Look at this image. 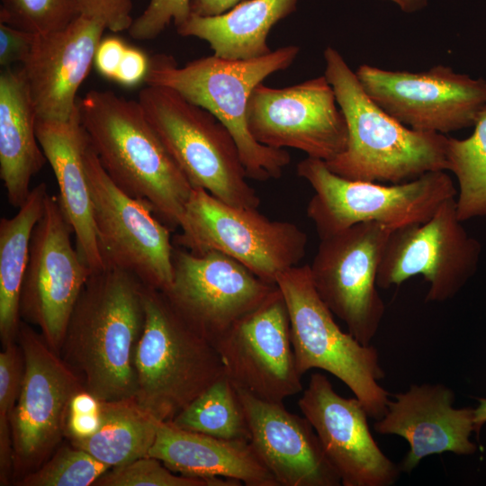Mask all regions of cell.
<instances>
[{"label":"cell","instance_id":"obj_39","mask_svg":"<svg viewBox=\"0 0 486 486\" xmlns=\"http://www.w3.org/2000/svg\"><path fill=\"white\" fill-rule=\"evenodd\" d=\"M148 65L149 59L144 52L128 46L114 81L124 86H134L145 80Z\"/></svg>","mask_w":486,"mask_h":486},{"label":"cell","instance_id":"obj_13","mask_svg":"<svg viewBox=\"0 0 486 486\" xmlns=\"http://www.w3.org/2000/svg\"><path fill=\"white\" fill-rule=\"evenodd\" d=\"M480 243L458 219L455 197L446 200L426 222L392 230L377 273V286H400L421 275L428 284L425 301L453 298L475 273Z\"/></svg>","mask_w":486,"mask_h":486},{"label":"cell","instance_id":"obj_14","mask_svg":"<svg viewBox=\"0 0 486 486\" xmlns=\"http://www.w3.org/2000/svg\"><path fill=\"white\" fill-rule=\"evenodd\" d=\"M356 76L369 97L410 129L445 134L473 126L486 104V81L437 65L423 72L363 64Z\"/></svg>","mask_w":486,"mask_h":486},{"label":"cell","instance_id":"obj_32","mask_svg":"<svg viewBox=\"0 0 486 486\" xmlns=\"http://www.w3.org/2000/svg\"><path fill=\"white\" fill-rule=\"evenodd\" d=\"M78 15L75 0H1L0 22L34 34L62 30Z\"/></svg>","mask_w":486,"mask_h":486},{"label":"cell","instance_id":"obj_16","mask_svg":"<svg viewBox=\"0 0 486 486\" xmlns=\"http://www.w3.org/2000/svg\"><path fill=\"white\" fill-rule=\"evenodd\" d=\"M277 289L216 250L173 252V280L163 292L175 310L212 343Z\"/></svg>","mask_w":486,"mask_h":486},{"label":"cell","instance_id":"obj_28","mask_svg":"<svg viewBox=\"0 0 486 486\" xmlns=\"http://www.w3.org/2000/svg\"><path fill=\"white\" fill-rule=\"evenodd\" d=\"M159 422L135 397L102 400L98 429L86 438L69 443L112 468L148 456Z\"/></svg>","mask_w":486,"mask_h":486},{"label":"cell","instance_id":"obj_18","mask_svg":"<svg viewBox=\"0 0 486 486\" xmlns=\"http://www.w3.org/2000/svg\"><path fill=\"white\" fill-rule=\"evenodd\" d=\"M212 345L235 387L273 402H283L302 391L288 310L278 287Z\"/></svg>","mask_w":486,"mask_h":486},{"label":"cell","instance_id":"obj_15","mask_svg":"<svg viewBox=\"0 0 486 486\" xmlns=\"http://www.w3.org/2000/svg\"><path fill=\"white\" fill-rule=\"evenodd\" d=\"M72 233L58 195L48 194L31 239L20 316L58 355L74 306L92 274L72 244Z\"/></svg>","mask_w":486,"mask_h":486},{"label":"cell","instance_id":"obj_37","mask_svg":"<svg viewBox=\"0 0 486 486\" xmlns=\"http://www.w3.org/2000/svg\"><path fill=\"white\" fill-rule=\"evenodd\" d=\"M36 34L0 22V66L3 69L28 58Z\"/></svg>","mask_w":486,"mask_h":486},{"label":"cell","instance_id":"obj_43","mask_svg":"<svg viewBox=\"0 0 486 486\" xmlns=\"http://www.w3.org/2000/svg\"><path fill=\"white\" fill-rule=\"evenodd\" d=\"M479 405L474 409V431L479 434L482 426L486 423V399H478Z\"/></svg>","mask_w":486,"mask_h":486},{"label":"cell","instance_id":"obj_19","mask_svg":"<svg viewBox=\"0 0 486 486\" xmlns=\"http://www.w3.org/2000/svg\"><path fill=\"white\" fill-rule=\"evenodd\" d=\"M298 407L314 428L343 486H392L401 469L374 439L363 404L335 392L322 374L310 375Z\"/></svg>","mask_w":486,"mask_h":486},{"label":"cell","instance_id":"obj_6","mask_svg":"<svg viewBox=\"0 0 486 486\" xmlns=\"http://www.w3.org/2000/svg\"><path fill=\"white\" fill-rule=\"evenodd\" d=\"M138 102L193 188L234 206L258 208L260 198L247 181L238 146L212 113L158 86L141 89Z\"/></svg>","mask_w":486,"mask_h":486},{"label":"cell","instance_id":"obj_20","mask_svg":"<svg viewBox=\"0 0 486 486\" xmlns=\"http://www.w3.org/2000/svg\"><path fill=\"white\" fill-rule=\"evenodd\" d=\"M105 29L102 22L78 15L62 30L36 34L20 70L37 120L66 122L76 112L77 90Z\"/></svg>","mask_w":486,"mask_h":486},{"label":"cell","instance_id":"obj_35","mask_svg":"<svg viewBox=\"0 0 486 486\" xmlns=\"http://www.w3.org/2000/svg\"><path fill=\"white\" fill-rule=\"evenodd\" d=\"M192 0H150L145 11L133 20L130 35L139 40L157 38L173 21L176 28L183 25L191 16Z\"/></svg>","mask_w":486,"mask_h":486},{"label":"cell","instance_id":"obj_41","mask_svg":"<svg viewBox=\"0 0 486 486\" xmlns=\"http://www.w3.org/2000/svg\"><path fill=\"white\" fill-rule=\"evenodd\" d=\"M241 0H192V14L201 16H212L223 14Z\"/></svg>","mask_w":486,"mask_h":486},{"label":"cell","instance_id":"obj_27","mask_svg":"<svg viewBox=\"0 0 486 486\" xmlns=\"http://www.w3.org/2000/svg\"><path fill=\"white\" fill-rule=\"evenodd\" d=\"M48 194L45 183L39 184L31 190L14 216L0 220V339L3 346L16 341L31 239L44 213Z\"/></svg>","mask_w":486,"mask_h":486},{"label":"cell","instance_id":"obj_9","mask_svg":"<svg viewBox=\"0 0 486 486\" xmlns=\"http://www.w3.org/2000/svg\"><path fill=\"white\" fill-rule=\"evenodd\" d=\"M174 243L194 254L220 251L260 279L276 284L306 254L307 234L295 223L270 220L257 209L224 202L194 188Z\"/></svg>","mask_w":486,"mask_h":486},{"label":"cell","instance_id":"obj_17","mask_svg":"<svg viewBox=\"0 0 486 486\" xmlns=\"http://www.w3.org/2000/svg\"><path fill=\"white\" fill-rule=\"evenodd\" d=\"M337 104L324 75L284 88L260 83L248 99L247 124L262 145L299 149L328 162L346 149L348 140L346 118Z\"/></svg>","mask_w":486,"mask_h":486},{"label":"cell","instance_id":"obj_34","mask_svg":"<svg viewBox=\"0 0 486 486\" xmlns=\"http://www.w3.org/2000/svg\"><path fill=\"white\" fill-rule=\"evenodd\" d=\"M3 348L0 353V441L5 442L12 440L11 416L22 383L24 358L17 341Z\"/></svg>","mask_w":486,"mask_h":486},{"label":"cell","instance_id":"obj_31","mask_svg":"<svg viewBox=\"0 0 486 486\" xmlns=\"http://www.w3.org/2000/svg\"><path fill=\"white\" fill-rule=\"evenodd\" d=\"M111 467L87 452L62 446L38 469L16 480L17 486H93Z\"/></svg>","mask_w":486,"mask_h":486},{"label":"cell","instance_id":"obj_7","mask_svg":"<svg viewBox=\"0 0 486 486\" xmlns=\"http://www.w3.org/2000/svg\"><path fill=\"white\" fill-rule=\"evenodd\" d=\"M297 174L314 191L306 213L320 239L362 222H377L391 230L421 224L457 194L445 170L383 184L341 177L323 160L307 157L298 163Z\"/></svg>","mask_w":486,"mask_h":486},{"label":"cell","instance_id":"obj_29","mask_svg":"<svg viewBox=\"0 0 486 486\" xmlns=\"http://www.w3.org/2000/svg\"><path fill=\"white\" fill-rule=\"evenodd\" d=\"M176 428L229 440H250L238 392L224 375L167 422Z\"/></svg>","mask_w":486,"mask_h":486},{"label":"cell","instance_id":"obj_40","mask_svg":"<svg viewBox=\"0 0 486 486\" xmlns=\"http://www.w3.org/2000/svg\"><path fill=\"white\" fill-rule=\"evenodd\" d=\"M100 424L101 407L98 410L89 411L68 410L65 437H67L68 441L86 438L98 429Z\"/></svg>","mask_w":486,"mask_h":486},{"label":"cell","instance_id":"obj_21","mask_svg":"<svg viewBox=\"0 0 486 486\" xmlns=\"http://www.w3.org/2000/svg\"><path fill=\"white\" fill-rule=\"evenodd\" d=\"M454 391L443 383L412 384L389 400L382 418L374 423L381 435H396L410 446L401 471L411 472L427 456L450 452L472 454L474 410L454 407Z\"/></svg>","mask_w":486,"mask_h":486},{"label":"cell","instance_id":"obj_25","mask_svg":"<svg viewBox=\"0 0 486 486\" xmlns=\"http://www.w3.org/2000/svg\"><path fill=\"white\" fill-rule=\"evenodd\" d=\"M37 116L21 70L0 75V177L9 203L20 208L32 177L47 161L36 134Z\"/></svg>","mask_w":486,"mask_h":486},{"label":"cell","instance_id":"obj_42","mask_svg":"<svg viewBox=\"0 0 486 486\" xmlns=\"http://www.w3.org/2000/svg\"><path fill=\"white\" fill-rule=\"evenodd\" d=\"M395 4L402 12L412 14L425 8L428 0H382Z\"/></svg>","mask_w":486,"mask_h":486},{"label":"cell","instance_id":"obj_12","mask_svg":"<svg viewBox=\"0 0 486 486\" xmlns=\"http://www.w3.org/2000/svg\"><path fill=\"white\" fill-rule=\"evenodd\" d=\"M391 231L377 222L351 226L321 238L309 265L320 298L365 346L371 345L385 312L376 279Z\"/></svg>","mask_w":486,"mask_h":486},{"label":"cell","instance_id":"obj_23","mask_svg":"<svg viewBox=\"0 0 486 486\" xmlns=\"http://www.w3.org/2000/svg\"><path fill=\"white\" fill-rule=\"evenodd\" d=\"M36 134L58 186V201L76 237V250L92 274L106 268L96 238L94 205L85 166L89 145L79 110L66 122L36 121Z\"/></svg>","mask_w":486,"mask_h":486},{"label":"cell","instance_id":"obj_10","mask_svg":"<svg viewBox=\"0 0 486 486\" xmlns=\"http://www.w3.org/2000/svg\"><path fill=\"white\" fill-rule=\"evenodd\" d=\"M85 166L105 266L120 268L144 285L166 291L173 280L175 246L170 229L156 218L147 202L115 184L90 144L85 152Z\"/></svg>","mask_w":486,"mask_h":486},{"label":"cell","instance_id":"obj_30","mask_svg":"<svg viewBox=\"0 0 486 486\" xmlns=\"http://www.w3.org/2000/svg\"><path fill=\"white\" fill-rule=\"evenodd\" d=\"M472 134L464 140L448 138L446 170L456 177L458 219L464 221L486 216V104L474 123Z\"/></svg>","mask_w":486,"mask_h":486},{"label":"cell","instance_id":"obj_3","mask_svg":"<svg viewBox=\"0 0 486 486\" xmlns=\"http://www.w3.org/2000/svg\"><path fill=\"white\" fill-rule=\"evenodd\" d=\"M325 72L346 122V149L325 162L336 175L359 181L400 184L446 171L448 137L409 128L388 114L362 87L343 56L328 46Z\"/></svg>","mask_w":486,"mask_h":486},{"label":"cell","instance_id":"obj_8","mask_svg":"<svg viewBox=\"0 0 486 486\" xmlns=\"http://www.w3.org/2000/svg\"><path fill=\"white\" fill-rule=\"evenodd\" d=\"M276 285L287 306L300 374L310 369L329 373L348 387L369 418H382L390 393L379 383L385 372L377 349L361 344L339 328L314 287L309 265L284 271L277 277Z\"/></svg>","mask_w":486,"mask_h":486},{"label":"cell","instance_id":"obj_4","mask_svg":"<svg viewBox=\"0 0 486 486\" xmlns=\"http://www.w3.org/2000/svg\"><path fill=\"white\" fill-rule=\"evenodd\" d=\"M299 52V46L288 45L252 59L230 60L212 55L184 67L171 55L157 54L149 59L144 81L173 89L212 113L232 135L248 178L278 179L291 161L290 154L253 138L247 124V108L253 89L273 73L287 69Z\"/></svg>","mask_w":486,"mask_h":486},{"label":"cell","instance_id":"obj_5","mask_svg":"<svg viewBox=\"0 0 486 486\" xmlns=\"http://www.w3.org/2000/svg\"><path fill=\"white\" fill-rule=\"evenodd\" d=\"M144 306L145 324L133 357L134 397L158 420L169 422L225 371L212 343L162 291L144 285Z\"/></svg>","mask_w":486,"mask_h":486},{"label":"cell","instance_id":"obj_24","mask_svg":"<svg viewBox=\"0 0 486 486\" xmlns=\"http://www.w3.org/2000/svg\"><path fill=\"white\" fill-rule=\"evenodd\" d=\"M174 472L219 486H279L249 441L229 440L159 422L148 455Z\"/></svg>","mask_w":486,"mask_h":486},{"label":"cell","instance_id":"obj_1","mask_svg":"<svg viewBox=\"0 0 486 486\" xmlns=\"http://www.w3.org/2000/svg\"><path fill=\"white\" fill-rule=\"evenodd\" d=\"M144 324V284L130 273L106 267L85 284L59 356L100 400L134 397L133 357Z\"/></svg>","mask_w":486,"mask_h":486},{"label":"cell","instance_id":"obj_36","mask_svg":"<svg viewBox=\"0 0 486 486\" xmlns=\"http://www.w3.org/2000/svg\"><path fill=\"white\" fill-rule=\"evenodd\" d=\"M79 15L96 19L105 28L120 32L129 30L133 19L131 0H75Z\"/></svg>","mask_w":486,"mask_h":486},{"label":"cell","instance_id":"obj_33","mask_svg":"<svg viewBox=\"0 0 486 486\" xmlns=\"http://www.w3.org/2000/svg\"><path fill=\"white\" fill-rule=\"evenodd\" d=\"M93 486H219L213 481L176 475L159 460L144 456L110 468Z\"/></svg>","mask_w":486,"mask_h":486},{"label":"cell","instance_id":"obj_26","mask_svg":"<svg viewBox=\"0 0 486 486\" xmlns=\"http://www.w3.org/2000/svg\"><path fill=\"white\" fill-rule=\"evenodd\" d=\"M299 0H241L227 12L212 16L192 14L176 28L178 34L207 41L213 55L248 60L269 54L271 29L295 12Z\"/></svg>","mask_w":486,"mask_h":486},{"label":"cell","instance_id":"obj_22","mask_svg":"<svg viewBox=\"0 0 486 486\" xmlns=\"http://www.w3.org/2000/svg\"><path fill=\"white\" fill-rule=\"evenodd\" d=\"M248 420L250 440L279 486H339L309 420L290 412L283 402L261 400L235 387Z\"/></svg>","mask_w":486,"mask_h":486},{"label":"cell","instance_id":"obj_2","mask_svg":"<svg viewBox=\"0 0 486 486\" xmlns=\"http://www.w3.org/2000/svg\"><path fill=\"white\" fill-rule=\"evenodd\" d=\"M89 144L110 178L147 202L169 229L180 227L193 186L148 122L138 101L108 90L77 100Z\"/></svg>","mask_w":486,"mask_h":486},{"label":"cell","instance_id":"obj_11","mask_svg":"<svg viewBox=\"0 0 486 486\" xmlns=\"http://www.w3.org/2000/svg\"><path fill=\"white\" fill-rule=\"evenodd\" d=\"M16 341L23 353L24 373L11 416L15 481L54 453L65 437L70 400L85 390L76 374L29 323L21 320Z\"/></svg>","mask_w":486,"mask_h":486},{"label":"cell","instance_id":"obj_38","mask_svg":"<svg viewBox=\"0 0 486 486\" xmlns=\"http://www.w3.org/2000/svg\"><path fill=\"white\" fill-rule=\"evenodd\" d=\"M127 47L117 37L101 40L94 61L98 72L104 77L114 80Z\"/></svg>","mask_w":486,"mask_h":486}]
</instances>
